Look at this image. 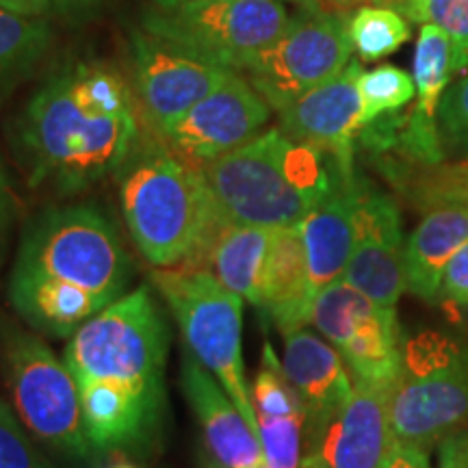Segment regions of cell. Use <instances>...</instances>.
<instances>
[{"label": "cell", "mask_w": 468, "mask_h": 468, "mask_svg": "<svg viewBox=\"0 0 468 468\" xmlns=\"http://www.w3.org/2000/svg\"><path fill=\"white\" fill-rule=\"evenodd\" d=\"M321 3H325L332 11H347L356 3H360V0H321Z\"/></svg>", "instance_id": "8d00e7d4"}, {"label": "cell", "mask_w": 468, "mask_h": 468, "mask_svg": "<svg viewBox=\"0 0 468 468\" xmlns=\"http://www.w3.org/2000/svg\"><path fill=\"white\" fill-rule=\"evenodd\" d=\"M180 382L186 401L202 425L204 441L215 462L224 468H269L261 441L224 386L191 354L185 356Z\"/></svg>", "instance_id": "e0dca14e"}, {"label": "cell", "mask_w": 468, "mask_h": 468, "mask_svg": "<svg viewBox=\"0 0 468 468\" xmlns=\"http://www.w3.org/2000/svg\"><path fill=\"white\" fill-rule=\"evenodd\" d=\"M137 115H102L76 101L68 74H58L28 102L20 139L31 161L33 183L50 180L76 193L120 172L137 144Z\"/></svg>", "instance_id": "277c9868"}, {"label": "cell", "mask_w": 468, "mask_h": 468, "mask_svg": "<svg viewBox=\"0 0 468 468\" xmlns=\"http://www.w3.org/2000/svg\"><path fill=\"white\" fill-rule=\"evenodd\" d=\"M410 25L393 7H360L349 16V39L362 61L393 55L410 39Z\"/></svg>", "instance_id": "4316f807"}, {"label": "cell", "mask_w": 468, "mask_h": 468, "mask_svg": "<svg viewBox=\"0 0 468 468\" xmlns=\"http://www.w3.org/2000/svg\"><path fill=\"white\" fill-rule=\"evenodd\" d=\"M384 468H430V453L417 444L395 442Z\"/></svg>", "instance_id": "e575fe53"}, {"label": "cell", "mask_w": 468, "mask_h": 468, "mask_svg": "<svg viewBox=\"0 0 468 468\" xmlns=\"http://www.w3.org/2000/svg\"><path fill=\"white\" fill-rule=\"evenodd\" d=\"M131 48L134 93L152 131L163 139L234 72L148 31H134Z\"/></svg>", "instance_id": "7c38bea8"}, {"label": "cell", "mask_w": 468, "mask_h": 468, "mask_svg": "<svg viewBox=\"0 0 468 468\" xmlns=\"http://www.w3.org/2000/svg\"><path fill=\"white\" fill-rule=\"evenodd\" d=\"M292 17L282 0H204L144 11L142 25L156 37L241 72L245 63L276 44Z\"/></svg>", "instance_id": "ba28073f"}, {"label": "cell", "mask_w": 468, "mask_h": 468, "mask_svg": "<svg viewBox=\"0 0 468 468\" xmlns=\"http://www.w3.org/2000/svg\"><path fill=\"white\" fill-rule=\"evenodd\" d=\"M5 204V176H3V167H0V210H3Z\"/></svg>", "instance_id": "74e56055"}, {"label": "cell", "mask_w": 468, "mask_h": 468, "mask_svg": "<svg viewBox=\"0 0 468 468\" xmlns=\"http://www.w3.org/2000/svg\"><path fill=\"white\" fill-rule=\"evenodd\" d=\"M152 3H154V7L172 9V7H180V5H186V3H204V0H152ZM289 3L300 5L302 11H324L321 0H289Z\"/></svg>", "instance_id": "d590c367"}, {"label": "cell", "mask_w": 468, "mask_h": 468, "mask_svg": "<svg viewBox=\"0 0 468 468\" xmlns=\"http://www.w3.org/2000/svg\"><path fill=\"white\" fill-rule=\"evenodd\" d=\"M5 371L17 419L39 442L69 458L90 455L79 386L48 345L25 332H9Z\"/></svg>", "instance_id": "9c48e42d"}, {"label": "cell", "mask_w": 468, "mask_h": 468, "mask_svg": "<svg viewBox=\"0 0 468 468\" xmlns=\"http://www.w3.org/2000/svg\"><path fill=\"white\" fill-rule=\"evenodd\" d=\"M368 3L378 5V7H393V5L399 3V0H368Z\"/></svg>", "instance_id": "f35d334b"}, {"label": "cell", "mask_w": 468, "mask_h": 468, "mask_svg": "<svg viewBox=\"0 0 468 468\" xmlns=\"http://www.w3.org/2000/svg\"><path fill=\"white\" fill-rule=\"evenodd\" d=\"M310 324L341 354L356 382L395 384L403 358L395 308L379 306L338 280L314 297Z\"/></svg>", "instance_id": "8fae6325"}, {"label": "cell", "mask_w": 468, "mask_h": 468, "mask_svg": "<svg viewBox=\"0 0 468 468\" xmlns=\"http://www.w3.org/2000/svg\"><path fill=\"white\" fill-rule=\"evenodd\" d=\"M455 76L453 44L441 28L423 25L414 50V85H417V107L436 117L438 102Z\"/></svg>", "instance_id": "d4e9b609"}, {"label": "cell", "mask_w": 468, "mask_h": 468, "mask_svg": "<svg viewBox=\"0 0 468 468\" xmlns=\"http://www.w3.org/2000/svg\"><path fill=\"white\" fill-rule=\"evenodd\" d=\"M442 295L468 308V243L462 245L444 267Z\"/></svg>", "instance_id": "d6a6232c"}, {"label": "cell", "mask_w": 468, "mask_h": 468, "mask_svg": "<svg viewBox=\"0 0 468 468\" xmlns=\"http://www.w3.org/2000/svg\"><path fill=\"white\" fill-rule=\"evenodd\" d=\"M259 441L269 468H303L308 444L306 408L284 376L271 345L265 343L251 384Z\"/></svg>", "instance_id": "ac0fdd59"}, {"label": "cell", "mask_w": 468, "mask_h": 468, "mask_svg": "<svg viewBox=\"0 0 468 468\" xmlns=\"http://www.w3.org/2000/svg\"><path fill=\"white\" fill-rule=\"evenodd\" d=\"M438 468H468V425L438 442Z\"/></svg>", "instance_id": "836d02e7"}, {"label": "cell", "mask_w": 468, "mask_h": 468, "mask_svg": "<svg viewBox=\"0 0 468 468\" xmlns=\"http://www.w3.org/2000/svg\"><path fill=\"white\" fill-rule=\"evenodd\" d=\"M128 232L154 269L196 267L226 224L200 169L161 139H144L120 167Z\"/></svg>", "instance_id": "7a4b0ae2"}, {"label": "cell", "mask_w": 468, "mask_h": 468, "mask_svg": "<svg viewBox=\"0 0 468 468\" xmlns=\"http://www.w3.org/2000/svg\"><path fill=\"white\" fill-rule=\"evenodd\" d=\"M207 468H224V466H219V464H218V462H210V464H208Z\"/></svg>", "instance_id": "ab89813d"}, {"label": "cell", "mask_w": 468, "mask_h": 468, "mask_svg": "<svg viewBox=\"0 0 468 468\" xmlns=\"http://www.w3.org/2000/svg\"><path fill=\"white\" fill-rule=\"evenodd\" d=\"M395 442L430 449L468 420V345L442 332H420L403 345L390 388Z\"/></svg>", "instance_id": "52a82bcc"}, {"label": "cell", "mask_w": 468, "mask_h": 468, "mask_svg": "<svg viewBox=\"0 0 468 468\" xmlns=\"http://www.w3.org/2000/svg\"><path fill=\"white\" fill-rule=\"evenodd\" d=\"M365 152L368 161L393 186L403 174L412 169L438 165L447 161L436 117L427 115L419 107L386 113L358 134L356 152Z\"/></svg>", "instance_id": "44dd1931"}, {"label": "cell", "mask_w": 468, "mask_h": 468, "mask_svg": "<svg viewBox=\"0 0 468 468\" xmlns=\"http://www.w3.org/2000/svg\"><path fill=\"white\" fill-rule=\"evenodd\" d=\"M360 76V61L351 58L343 72L280 111V128L295 142L330 152L345 167L354 169L356 142L362 131Z\"/></svg>", "instance_id": "2e32d148"}, {"label": "cell", "mask_w": 468, "mask_h": 468, "mask_svg": "<svg viewBox=\"0 0 468 468\" xmlns=\"http://www.w3.org/2000/svg\"><path fill=\"white\" fill-rule=\"evenodd\" d=\"M11 273L55 280L113 303L126 295L131 261L101 210L57 208L28 228Z\"/></svg>", "instance_id": "5b68a950"}, {"label": "cell", "mask_w": 468, "mask_h": 468, "mask_svg": "<svg viewBox=\"0 0 468 468\" xmlns=\"http://www.w3.org/2000/svg\"><path fill=\"white\" fill-rule=\"evenodd\" d=\"M403 250L397 200L368 176L356 172L354 250L343 280L379 306L395 308L406 291Z\"/></svg>", "instance_id": "4fadbf2b"}, {"label": "cell", "mask_w": 468, "mask_h": 468, "mask_svg": "<svg viewBox=\"0 0 468 468\" xmlns=\"http://www.w3.org/2000/svg\"><path fill=\"white\" fill-rule=\"evenodd\" d=\"M390 388L354 379L347 403L310 431L303 468H384L395 444Z\"/></svg>", "instance_id": "9a60e30c"}, {"label": "cell", "mask_w": 468, "mask_h": 468, "mask_svg": "<svg viewBox=\"0 0 468 468\" xmlns=\"http://www.w3.org/2000/svg\"><path fill=\"white\" fill-rule=\"evenodd\" d=\"M360 101H362V128L386 113H395L408 107L417 93L414 79L401 68L378 66L360 76Z\"/></svg>", "instance_id": "f546056e"}, {"label": "cell", "mask_w": 468, "mask_h": 468, "mask_svg": "<svg viewBox=\"0 0 468 468\" xmlns=\"http://www.w3.org/2000/svg\"><path fill=\"white\" fill-rule=\"evenodd\" d=\"M152 284L180 327L186 349L230 395L259 436L243 360V300L207 269H154Z\"/></svg>", "instance_id": "8992f818"}, {"label": "cell", "mask_w": 468, "mask_h": 468, "mask_svg": "<svg viewBox=\"0 0 468 468\" xmlns=\"http://www.w3.org/2000/svg\"><path fill=\"white\" fill-rule=\"evenodd\" d=\"M271 111L243 74L232 72L169 131L165 142L183 159L200 165L259 137Z\"/></svg>", "instance_id": "5bb4252c"}, {"label": "cell", "mask_w": 468, "mask_h": 468, "mask_svg": "<svg viewBox=\"0 0 468 468\" xmlns=\"http://www.w3.org/2000/svg\"><path fill=\"white\" fill-rule=\"evenodd\" d=\"M313 303L300 226L273 228L259 310L273 321L280 335H289L310 324Z\"/></svg>", "instance_id": "7402d4cb"}, {"label": "cell", "mask_w": 468, "mask_h": 468, "mask_svg": "<svg viewBox=\"0 0 468 468\" xmlns=\"http://www.w3.org/2000/svg\"><path fill=\"white\" fill-rule=\"evenodd\" d=\"M393 9L410 22L441 28L453 44L455 74L464 72L468 68V0H399Z\"/></svg>", "instance_id": "83f0119b"}, {"label": "cell", "mask_w": 468, "mask_h": 468, "mask_svg": "<svg viewBox=\"0 0 468 468\" xmlns=\"http://www.w3.org/2000/svg\"><path fill=\"white\" fill-rule=\"evenodd\" d=\"M0 468H55L35 449L27 427L0 399Z\"/></svg>", "instance_id": "1f68e13d"}, {"label": "cell", "mask_w": 468, "mask_h": 468, "mask_svg": "<svg viewBox=\"0 0 468 468\" xmlns=\"http://www.w3.org/2000/svg\"><path fill=\"white\" fill-rule=\"evenodd\" d=\"M169 330L150 286L122 295L69 336L63 362L76 386H102L159 423Z\"/></svg>", "instance_id": "3957f363"}, {"label": "cell", "mask_w": 468, "mask_h": 468, "mask_svg": "<svg viewBox=\"0 0 468 468\" xmlns=\"http://www.w3.org/2000/svg\"><path fill=\"white\" fill-rule=\"evenodd\" d=\"M282 336L284 376L306 408L310 436L347 403L354 378L341 354L306 327Z\"/></svg>", "instance_id": "d6986e66"}, {"label": "cell", "mask_w": 468, "mask_h": 468, "mask_svg": "<svg viewBox=\"0 0 468 468\" xmlns=\"http://www.w3.org/2000/svg\"><path fill=\"white\" fill-rule=\"evenodd\" d=\"M356 172L345 174L335 189L297 224L314 297L325 286L343 280L347 271L351 250H354Z\"/></svg>", "instance_id": "ffe728a7"}, {"label": "cell", "mask_w": 468, "mask_h": 468, "mask_svg": "<svg viewBox=\"0 0 468 468\" xmlns=\"http://www.w3.org/2000/svg\"><path fill=\"white\" fill-rule=\"evenodd\" d=\"M419 210L434 207L468 208V161H444L408 172L393 186Z\"/></svg>", "instance_id": "484cf974"}, {"label": "cell", "mask_w": 468, "mask_h": 468, "mask_svg": "<svg viewBox=\"0 0 468 468\" xmlns=\"http://www.w3.org/2000/svg\"><path fill=\"white\" fill-rule=\"evenodd\" d=\"M464 243H468V208L447 204L425 210L403 250L406 291L427 303L441 300L444 267Z\"/></svg>", "instance_id": "603a6c76"}, {"label": "cell", "mask_w": 468, "mask_h": 468, "mask_svg": "<svg viewBox=\"0 0 468 468\" xmlns=\"http://www.w3.org/2000/svg\"><path fill=\"white\" fill-rule=\"evenodd\" d=\"M395 5H397V3H395Z\"/></svg>", "instance_id": "60d3db41"}, {"label": "cell", "mask_w": 468, "mask_h": 468, "mask_svg": "<svg viewBox=\"0 0 468 468\" xmlns=\"http://www.w3.org/2000/svg\"><path fill=\"white\" fill-rule=\"evenodd\" d=\"M50 28L39 16L0 7V74L27 68L46 50Z\"/></svg>", "instance_id": "f1b7e54d"}, {"label": "cell", "mask_w": 468, "mask_h": 468, "mask_svg": "<svg viewBox=\"0 0 468 468\" xmlns=\"http://www.w3.org/2000/svg\"><path fill=\"white\" fill-rule=\"evenodd\" d=\"M271 237L273 228L237 226L226 221L213 234L197 265L191 269H207L228 291L259 308Z\"/></svg>", "instance_id": "cb8c5ba5"}, {"label": "cell", "mask_w": 468, "mask_h": 468, "mask_svg": "<svg viewBox=\"0 0 468 468\" xmlns=\"http://www.w3.org/2000/svg\"><path fill=\"white\" fill-rule=\"evenodd\" d=\"M351 52L349 16L345 11H302L282 37L250 58L239 74L280 113L303 93L343 72Z\"/></svg>", "instance_id": "30bf717a"}, {"label": "cell", "mask_w": 468, "mask_h": 468, "mask_svg": "<svg viewBox=\"0 0 468 468\" xmlns=\"http://www.w3.org/2000/svg\"><path fill=\"white\" fill-rule=\"evenodd\" d=\"M436 128L444 156L468 161V76L447 87L436 109Z\"/></svg>", "instance_id": "4dcf8cb0"}, {"label": "cell", "mask_w": 468, "mask_h": 468, "mask_svg": "<svg viewBox=\"0 0 468 468\" xmlns=\"http://www.w3.org/2000/svg\"><path fill=\"white\" fill-rule=\"evenodd\" d=\"M204 183L228 224L256 228L297 226L345 174L330 152L269 128L241 148L200 163Z\"/></svg>", "instance_id": "6da1fadb"}]
</instances>
